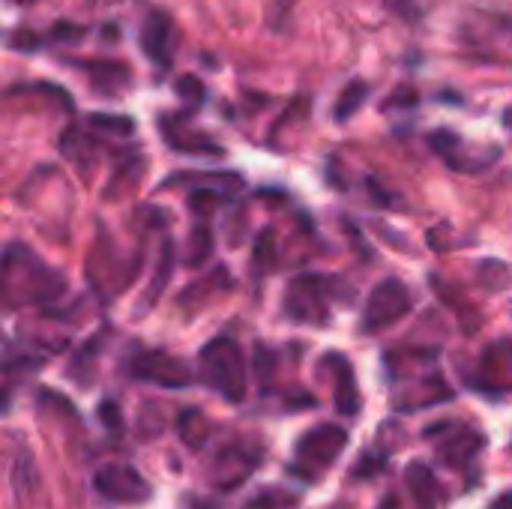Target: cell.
<instances>
[{"label":"cell","instance_id":"cell-1","mask_svg":"<svg viewBox=\"0 0 512 509\" xmlns=\"http://www.w3.org/2000/svg\"><path fill=\"white\" fill-rule=\"evenodd\" d=\"M3 291L6 303H51L66 291L63 276L42 264L30 249L9 243L3 258Z\"/></svg>","mask_w":512,"mask_h":509},{"label":"cell","instance_id":"cell-2","mask_svg":"<svg viewBox=\"0 0 512 509\" xmlns=\"http://www.w3.org/2000/svg\"><path fill=\"white\" fill-rule=\"evenodd\" d=\"M201 378L225 402L246 399V360L234 339L216 336L201 348Z\"/></svg>","mask_w":512,"mask_h":509},{"label":"cell","instance_id":"cell-3","mask_svg":"<svg viewBox=\"0 0 512 509\" xmlns=\"http://www.w3.org/2000/svg\"><path fill=\"white\" fill-rule=\"evenodd\" d=\"M345 447H348V432L342 426H336V423L315 426L312 432H306L297 441L294 459H291V474L300 477L303 483H318L339 462Z\"/></svg>","mask_w":512,"mask_h":509},{"label":"cell","instance_id":"cell-4","mask_svg":"<svg viewBox=\"0 0 512 509\" xmlns=\"http://www.w3.org/2000/svg\"><path fill=\"white\" fill-rule=\"evenodd\" d=\"M261 462H264V447L255 438H237L222 450H216V456L210 459L207 483L216 492H234L258 471Z\"/></svg>","mask_w":512,"mask_h":509},{"label":"cell","instance_id":"cell-5","mask_svg":"<svg viewBox=\"0 0 512 509\" xmlns=\"http://www.w3.org/2000/svg\"><path fill=\"white\" fill-rule=\"evenodd\" d=\"M333 282L315 273L294 276L285 291V318L306 327H324L330 321Z\"/></svg>","mask_w":512,"mask_h":509},{"label":"cell","instance_id":"cell-6","mask_svg":"<svg viewBox=\"0 0 512 509\" xmlns=\"http://www.w3.org/2000/svg\"><path fill=\"white\" fill-rule=\"evenodd\" d=\"M426 438L435 441L438 459L447 468H453V471H468L474 465V459L486 447V435L483 432H477L468 423H456V420H441L435 429L426 432Z\"/></svg>","mask_w":512,"mask_h":509},{"label":"cell","instance_id":"cell-7","mask_svg":"<svg viewBox=\"0 0 512 509\" xmlns=\"http://www.w3.org/2000/svg\"><path fill=\"white\" fill-rule=\"evenodd\" d=\"M414 306V297H411V288L402 285L399 279H384L372 288L366 306H363V321H360V330L366 336L372 333H381L387 327H393L396 321H402Z\"/></svg>","mask_w":512,"mask_h":509},{"label":"cell","instance_id":"cell-8","mask_svg":"<svg viewBox=\"0 0 512 509\" xmlns=\"http://www.w3.org/2000/svg\"><path fill=\"white\" fill-rule=\"evenodd\" d=\"M126 369H129L132 378L156 384V387H168V390H183V387H189L195 381L192 369L180 357H174L168 351H153V348L135 351L129 357Z\"/></svg>","mask_w":512,"mask_h":509},{"label":"cell","instance_id":"cell-9","mask_svg":"<svg viewBox=\"0 0 512 509\" xmlns=\"http://www.w3.org/2000/svg\"><path fill=\"white\" fill-rule=\"evenodd\" d=\"M93 489L108 504H120V507H141L153 495L150 483L132 465H105V468H99L93 474Z\"/></svg>","mask_w":512,"mask_h":509},{"label":"cell","instance_id":"cell-10","mask_svg":"<svg viewBox=\"0 0 512 509\" xmlns=\"http://www.w3.org/2000/svg\"><path fill=\"white\" fill-rule=\"evenodd\" d=\"M141 51L156 69H171L174 63V21L162 9H150L141 21Z\"/></svg>","mask_w":512,"mask_h":509},{"label":"cell","instance_id":"cell-11","mask_svg":"<svg viewBox=\"0 0 512 509\" xmlns=\"http://www.w3.org/2000/svg\"><path fill=\"white\" fill-rule=\"evenodd\" d=\"M12 498H15L18 509H48L36 462H33L30 450H24V447H18L15 462H12Z\"/></svg>","mask_w":512,"mask_h":509},{"label":"cell","instance_id":"cell-12","mask_svg":"<svg viewBox=\"0 0 512 509\" xmlns=\"http://www.w3.org/2000/svg\"><path fill=\"white\" fill-rule=\"evenodd\" d=\"M159 132L168 141V147H174L177 153H195V156H222L225 153L222 144L213 141L210 135H204L198 129H186L183 117H177V114L159 117Z\"/></svg>","mask_w":512,"mask_h":509},{"label":"cell","instance_id":"cell-13","mask_svg":"<svg viewBox=\"0 0 512 509\" xmlns=\"http://www.w3.org/2000/svg\"><path fill=\"white\" fill-rule=\"evenodd\" d=\"M405 483H408V489L414 495L417 509H444L450 504L447 486L435 477V471L426 462H411L408 474H405Z\"/></svg>","mask_w":512,"mask_h":509},{"label":"cell","instance_id":"cell-14","mask_svg":"<svg viewBox=\"0 0 512 509\" xmlns=\"http://www.w3.org/2000/svg\"><path fill=\"white\" fill-rule=\"evenodd\" d=\"M327 366L333 369V402H336V411L342 417H357L360 408H363V399H360L351 363L342 354H330Z\"/></svg>","mask_w":512,"mask_h":509},{"label":"cell","instance_id":"cell-15","mask_svg":"<svg viewBox=\"0 0 512 509\" xmlns=\"http://www.w3.org/2000/svg\"><path fill=\"white\" fill-rule=\"evenodd\" d=\"M480 390L489 393H501V390H512V342L504 345H492L480 363Z\"/></svg>","mask_w":512,"mask_h":509},{"label":"cell","instance_id":"cell-16","mask_svg":"<svg viewBox=\"0 0 512 509\" xmlns=\"http://www.w3.org/2000/svg\"><path fill=\"white\" fill-rule=\"evenodd\" d=\"M177 435H180V441H183L189 450H201V447L210 441V435H213V423L207 420L204 411L186 408V411L177 417Z\"/></svg>","mask_w":512,"mask_h":509},{"label":"cell","instance_id":"cell-17","mask_svg":"<svg viewBox=\"0 0 512 509\" xmlns=\"http://www.w3.org/2000/svg\"><path fill=\"white\" fill-rule=\"evenodd\" d=\"M96 144H93V138L87 135V132H81V129H66L63 132V138H60V150H63V156L66 159H72V162H78V168H90L93 165V159H96V150H93Z\"/></svg>","mask_w":512,"mask_h":509},{"label":"cell","instance_id":"cell-18","mask_svg":"<svg viewBox=\"0 0 512 509\" xmlns=\"http://www.w3.org/2000/svg\"><path fill=\"white\" fill-rule=\"evenodd\" d=\"M366 96H369V84H366V81H351V84L339 93V99H336L333 120H336V123H348V120L363 108Z\"/></svg>","mask_w":512,"mask_h":509},{"label":"cell","instance_id":"cell-19","mask_svg":"<svg viewBox=\"0 0 512 509\" xmlns=\"http://www.w3.org/2000/svg\"><path fill=\"white\" fill-rule=\"evenodd\" d=\"M171 267H174V243H171V237H168V240H165V246H162V258H159L156 276H153V282H150V288H147L144 309H150V306L159 300V294L165 291V282L171 279Z\"/></svg>","mask_w":512,"mask_h":509},{"label":"cell","instance_id":"cell-20","mask_svg":"<svg viewBox=\"0 0 512 509\" xmlns=\"http://www.w3.org/2000/svg\"><path fill=\"white\" fill-rule=\"evenodd\" d=\"M294 504H297V498H294L291 492L270 486V489H261V492L246 504V509H285L294 507Z\"/></svg>","mask_w":512,"mask_h":509},{"label":"cell","instance_id":"cell-21","mask_svg":"<svg viewBox=\"0 0 512 509\" xmlns=\"http://www.w3.org/2000/svg\"><path fill=\"white\" fill-rule=\"evenodd\" d=\"M210 252H213V234H210V228H207L204 222H198V225H195V231H192L189 267H201V264L210 258Z\"/></svg>","mask_w":512,"mask_h":509},{"label":"cell","instance_id":"cell-22","mask_svg":"<svg viewBox=\"0 0 512 509\" xmlns=\"http://www.w3.org/2000/svg\"><path fill=\"white\" fill-rule=\"evenodd\" d=\"M87 123L93 132H108V135H132L135 132L129 117H114V114H93Z\"/></svg>","mask_w":512,"mask_h":509},{"label":"cell","instance_id":"cell-23","mask_svg":"<svg viewBox=\"0 0 512 509\" xmlns=\"http://www.w3.org/2000/svg\"><path fill=\"white\" fill-rule=\"evenodd\" d=\"M177 93L180 96H186L189 102H195V105H201L204 102V84L198 81V78H192V75H183L180 81H177Z\"/></svg>","mask_w":512,"mask_h":509},{"label":"cell","instance_id":"cell-24","mask_svg":"<svg viewBox=\"0 0 512 509\" xmlns=\"http://www.w3.org/2000/svg\"><path fill=\"white\" fill-rule=\"evenodd\" d=\"M84 33H87V27L60 21V24L51 30V42H78V39H84Z\"/></svg>","mask_w":512,"mask_h":509},{"label":"cell","instance_id":"cell-25","mask_svg":"<svg viewBox=\"0 0 512 509\" xmlns=\"http://www.w3.org/2000/svg\"><path fill=\"white\" fill-rule=\"evenodd\" d=\"M9 45L12 48H24V51H36L42 45V39L36 33H30V30H18V33L9 36Z\"/></svg>","mask_w":512,"mask_h":509},{"label":"cell","instance_id":"cell-26","mask_svg":"<svg viewBox=\"0 0 512 509\" xmlns=\"http://www.w3.org/2000/svg\"><path fill=\"white\" fill-rule=\"evenodd\" d=\"M489 509H512V489L510 492H501V495L492 501V507Z\"/></svg>","mask_w":512,"mask_h":509},{"label":"cell","instance_id":"cell-27","mask_svg":"<svg viewBox=\"0 0 512 509\" xmlns=\"http://www.w3.org/2000/svg\"><path fill=\"white\" fill-rule=\"evenodd\" d=\"M504 123H507V126H512V108H507V111H504Z\"/></svg>","mask_w":512,"mask_h":509},{"label":"cell","instance_id":"cell-28","mask_svg":"<svg viewBox=\"0 0 512 509\" xmlns=\"http://www.w3.org/2000/svg\"><path fill=\"white\" fill-rule=\"evenodd\" d=\"M381 509H399V504H396V501L390 498V501H387V504H384V507H381Z\"/></svg>","mask_w":512,"mask_h":509},{"label":"cell","instance_id":"cell-29","mask_svg":"<svg viewBox=\"0 0 512 509\" xmlns=\"http://www.w3.org/2000/svg\"><path fill=\"white\" fill-rule=\"evenodd\" d=\"M18 3H33V0H18Z\"/></svg>","mask_w":512,"mask_h":509}]
</instances>
